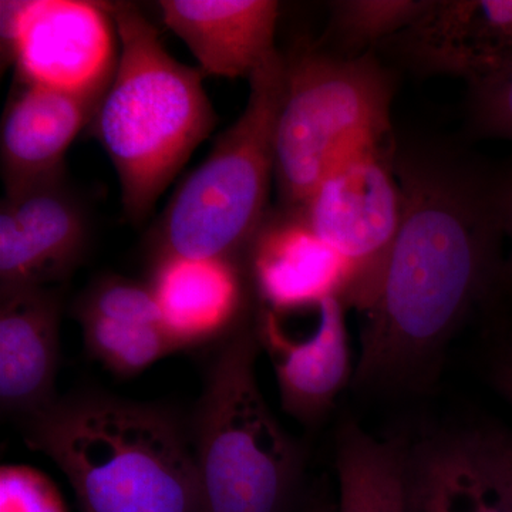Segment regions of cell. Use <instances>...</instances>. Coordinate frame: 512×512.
Masks as SVG:
<instances>
[{
    "instance_id": "6da1fadb",
    "label": "cell",
    "mask_w": 512,
    "mask_h": 512,
    "mask_svg": "<svg viewBox=\"0 0 512 512\" xmlns=\"http://www.w3.org/2000/svg\"><path fill=\"white\" fill-rule=\"evenodd\" d=\"M403 218L365 312L353 382L397 383L427 365L497 274L508 184L447 148L400 146Z\"/></svg>"
},
{
    "instance_id": "7a4b0ae2",
    "label": "cell",
    "mask_w": 512,
    "mask_h": 512,
    "mask_svg": "<svg viewBox=\"0 0 512 512\" xmlns=\"http://www.w3.org/2000/svg\"><path fill=\"white\" fill-rule=\"evenodd\" d=\"M109 6L119 60L89 127L116 170L124 215L138 225L217 127L218 116L204 74L168 53L140 8Z\"/></svg>"
},
{
    "instance_id": "3957f363",
    "label": "cell",
    "mask_w": 512,
    "mask_h": 512,
    "mask_svg": "<svg viewBox=\"0 0 512 512\" xmlns=\"http://www.w3.org/2000/svg\"><path fill=\"white\" fill-rule=\"evenodd\" d=\"M26 443L55 461L83 512H200L194 451L173 417L86 394L28 419Z\"/></svg>"
},
{
    "instance_id": "277c9868",
    "label": "cell",
    "mask_w": 512,
    "mask_h": 512,
    "mask_svg": "<svg viewBox=\"0 0 512 512\" xmlns=\"http://www.w3.org/2000/svg\"><path fill=\"white\" fill-rule=\"evenodd\" d=\"M276 52L249 79L247 106L207 158L178 185L150 232L153 261H241L268 217L275 180V130L285 89Z\"/></svg>"
},
{
    "instance_id": "5b68a950",
    "label": "cell",
    "mask_w": 512,
    "mask_h": 512,
    "mask_svg": "<svg viewBox=\"0 0 512 512\" xmlns=\"http://www.w3.org/2000/svg\"><path fill=\"white\" fill-rule=\"evenodd\" d=\"M285 64L275 183L281 210L301 212L333 168L393 143L394 82L376 52L346 57L301 46L285 56Z\"/></svg>"
},
{
    "instance_id": "8992f818",
    "label": "cell",
    "mask_w": 512,
    "mask_h": 512,
    "mask_svg": "<svg viewBox=\"0 0 512 512\" xmlns=\"http://www.w3.org/2000/svg\"><path fill=\"white\" fill-rule=\"evenodd\" d=\"M259 350L247 319L212 366L192 447L200 512H286L298 490L302 453L259 389Z\"/></svg>"
},
{
    "instance_id": "52a82bcc",
    "label": "cell",
    "mask_w": 512,
    "mask_h": 512,
    "mask_svg": "<svg viewBox=\"0 0 512 512\" xmlns=\"http://www.w3.org/2000/svg\"><path fill=\"white\" fill-rule=\"evenodd\" d=\"M397 141L362 151L333 168L299 214L346 262L345 308L365 313L375 301L403 218V192L394 170Z\"/></svg>"
},
{
    "instance_id": "ba28073f",
    "label": "cell",
    "mask_w": 512,
    "mask_h": 512,
    "mask_svg": "<svg viewBox=\"0 0 512 512\" xmlns=\"http://www.w3.org/2000/svg\"><path fill=\"white\" fill-rule=\"evenodd\" d=\"M2 63L16 82L103 99L116 72L119 36L109 3L2 0Z\"/></svg>"
},
{
    "instance_id": "9c48e42d",
    "label": "cell",
    "mask_w": 512,
    "mask_h": 512,
    "mask_svg": "<svg viewBox=\"0 0 512 512\" xmlns=\"http://www.w3.org/2000/svg\"><path fill=\"white\" fill-rule=\"evenodd\" d=\"M377 50L417 74L487 82L512 66V0H431Z\"/></svg>"
},
{
    "instance_id": "30bf717a",
    "label": "cell",
    "mask_w": 512,
    "mask_h": 512,
    "mask_svg": "<svg viewBox=\"0 0 512 512\" xmlns=\"http://www.w3.org/2000/svg\"><path fill=\"white\" fill-rule=\"evenodd\" d=\"M345 309L338 298L320 303L315 329L303 338L289 335L268 309L256 316V336L274 366L282 407L303 424L312 426L328 416L355 376Z\"/></svg>"
},
{
    "instance_id": "8fae6325",
    "label": "cell",
    "mask_w": 512,
    "mask_h": 512,
    "mask_svg": "<svg viewBox=\"0 0 512 512\" xmlns=\"http://www.w3.org/2000/svg\"><path fill=\"white\" fill-rule=\"evenodd\" d=\"M245 259L262 308L276 315L318 308L329 298L345 305L348 265L299 212L268 215Z\"/></svg>"
},
{
    "instance_id": "7c38bea8",
    "label": "cell",
    "mask_w": 512,
    "mask_h": 512,
    "mask_svg": "<svg viewBox=\"0 0 512 512\" xmlns=\"http://www.w3.org/2000/svg\"><path fill=\"white\" fill-rule=\"evenodd\" d=\"M2 202L19 225L6 249L16 285L50 288L64 281L86 254L90 229L83 204L64 181L63 171L6 192Z\"/></svg>"
},
{
    "instance_id": "4fadbf2b",
    "label": "cell",
    "mask_w": 512,
    "mask_h": 512,
    "mask_svg": "<svg viewBox=\"0 0 512 512\" xmlns=\"http://www.w3.org/2000/svg\"><path fill=\"white\" fill-rule=\"evenodd\" d=\"M161 19L204 76L251 79L278 52L275 0H161Z\"/></svg>"
},
{
    "instance_id": "5bb4252c",
    "label": "cell",
    "mask_w": 512,
    "mask_h": 512,
    "mask_svg": "<svg viewBox=\"0 0 512 512\" xmlns=\"http://www.w3.org/2000/svg\"><path fill=\"white\" fill-rule=\"evenodd\" d=\"M100 101V97L16 82L0 127L5 192L63 171L67 150L90 126Z\"/></svg>"
},
{
    "instance_id": "9a60e30c",
    "label": "cell",
    "mask_w": 512,
    "mask_h": 512,
    "mask_svg": "<svg viewBox=\"0 0 512 512\" xmlns=\"http://www.w3.org/2000/svg\"><path fill=\"white\" fill-rule=\"evenodd\" d=\"M59 293L32 288L0 295V404L30 417L56 402L60 359Z\"/></svg>"
},
{
    "instance_id": "2e32d148",
    "label": "cell",
    "mask_w": 512,
    "mask_h": 512,
    "mask_svg": "<svg viewBox=\"0 0 512 512\" xmlns=\"http://www.w3.org/2000/svg\"><path fill=\"white\" fill-rule=\"evenodd\" d=\"M241 261L163 258L153 261L150 284L167 329L184 349L229 336L247 318Z\"/></svg>"
},
{
    "instance_id": "e0dca14e",
    "label": "cell",
    "mask_w": 512,
    "mask_h": 512,
    "mask_svg": "<svg viewBox=\"0 0 512 512\" xmlns=\"http://www.w3.org/2000/svg\"><path fill=\"white\" fill-rule=\"evenodd\" d=\"M406 493L407 512H510L471 434L409 451Z\"/></svg>"
},
{
    "instance_id": "ac0fdd59",
    "label": "cell",
    "mask_w": 512,
    "mask_h": 512,
    "mask_svg": "<svg viewBox=\"0 0 512 512\" xmlns=\"http://www.w3.org/2000/svg\"><path fill=\"white\" fill-rule=\"evenodd\" d=\"M409 451L348 421L336 450L338 512H407Z\"/></svg>"
},
{
    "instance_id": "d6986e66",
    "label": "cell",
    "mask_w": 512,
    "mask_h": 512,
    "mask_svg": "<svg viewBox=\"0 0 512 512\" xmlns=\"http://www.w3.org/2000/svg\"><path fill=\"white\" fill-rule=\"evenodd\" d=\"M431 0H340L330 3L328 46L335 55L375 52L420 18Z\"/></svg>"
},
{
    "instance_id": "ffe728a7",
    "label": "cell",
    "mask_w": 512,
    "mask_h": 512,
    "mask_svg": "<svg viewBox=\"0 0 512 512\" xmlns=\"http://www.w3.org/2000/svg\"><path fill=\"white\" fill-rule=\"evenodd\" d=\"M77 320L83 329L87 352L117 376H136L163 357L184 349L164 325L116 322L93 316Z\"/></svg>"
},
{
    "instance_id": "44dd1931",
    "label": "cell",
    "mask_w": 512,
    "mask_h": 512,
    "mask_svg": "<svg viewBox=\"0 0 512 512\" xmlns=\"http://www.w3.org/2000/svg\"><path fill=\"white\" fill-rule=\"evenodd\" d=\"M74 316L103 318L140 325H164L163 313L150 284L106 276L94 282L74 306Z\"/></svg>"
},
{
    "instance_id": "7402d4cb",
    "label": "cell",
    "mask_w": 512,
    "mask_h": 512,
    "mask_svg": "<svg viewBox=\"0 0 512 512\" xmlns=\"http://www.w3.org/2000/svg\"><path fill=\"white\" fill-rule=\"evenodd\" d=\"M0 512H67L62 495L45 474L28 466L0 470Z\"/></svg>"
},
{
    "instance_id": "603a6c76",
    "label": "cell",
    "mask_w": 512,
    "mask_h": 512,
    "mask_svg": "<svg viewBox=\"0 0 512 512\" xmlns=\"http://www.w3.org/2000/svg\"><path fill=\"white\" fill-rule=\"evenodd\" d=\"M470 116L483 136L512 138V66L470 87Z\"/></svg>"
},
{
    "instance_id": "cb8c5ba5",
    "label": "cell",
    "mask_w": 512,
    "mask_h": 512,
    "mask_svg": "<svg viewBox=\"0 0 512 512\" xmlns=\"http://www.w3.org/2000/svg\"><path fill=\"white\" fill-rule=\"evenodd\" d=\"M471 437L501 501L512 512V431L491 427Z\"/></svg>"
},
{
    "instance_id": "d4e9b609",
    "label": "cell",
    "mask_w": 512,
    "mask_h": 512,
    "mask_svg": "<svg viewBox=\"0 0 512 512\" xmlns=\"http://www.w3.org/2000/svg\"><path fill=\"white\" fill-rule=\"evenodd\" d=\"M488 376L497 393L512 406V336L495 349Z\"/></svg>"
},
{
    "instance_id": "484cf974",
    "label": "cell",
    "mask_w": 512,
    "mask_h": 512,
    "mask_svg": "<svg viewBox=\"0 0 512 512\" xmlns=\"http://www.w3.org/2000/svg\"><path fill=\"white\" fill-rule=\"evenodd\" d=\"M504 232L505 237L510 238L512 245V184H508L507 192L504 198ZM505 275L508 281L512 284V248L510 261H508L507 268H505Z\"/></svg>"
},
{
    "instance_id": "4316f807",
    "label": "cell",
    "mask_w": 512,
    "mask_h": 512,
    "mask_svg": "<svg viewBox=\"0 0 512 512\" xmlns=\"http://www.w3.org/2000/svg\"><path fill=\"white\" fill-rule=\"evenodd\" d=\"M306 512H338V508L332 507L330 504H319Z\"/></svg>"
}]
</instances>
